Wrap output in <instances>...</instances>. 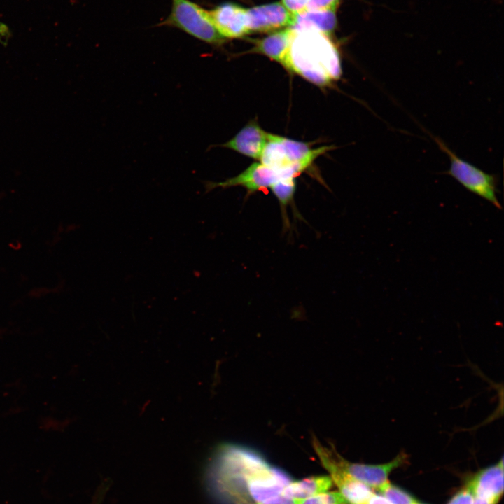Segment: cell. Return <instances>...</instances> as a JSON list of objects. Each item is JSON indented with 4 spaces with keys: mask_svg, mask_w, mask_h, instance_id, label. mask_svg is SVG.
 I'll list each match as a JSON object with an SVG mask.
<instances>
[{
    "mask_svg": "<svg viewBox=\"0 0 504 504\" xmlns=\"http://www.w3.org/2000/svg\"><path fill=\"white\" fill-rule=\"evenodd\" d=\"M208 475L215 494L230 504L260 503L281 494L291 482L258 453L235 444H224L218 449Z\"/></svg>",
    "mask_w": 504,
    "mask_h": 504,
    "instance_id": "1",
    "label": "cell"
},
{
    "mask_svg": "<svg viewBox=\"0 0 504 504\" xmlns=\"http://www.w3.org/2000/svg\"><path fill=\"white\" fill-rule=\"evenodd\" d=\"M284 66L319 85L329 84L342 74L335 46L328 36L314 29L294 31Z\"/></svg>",
    "mask_w": 504,
    "mask_h": 504,
    "instance_id": "2",
    "label": "cell"
},
{
    "mask_svg": "<svg viewBox=\"0 0 504 504\" xmlns=\"http://www.w3.org/2000/svg\"><path fill=\"white\" fill-rule=\"evenodd\" d=\"M332 148L326 146L311 149L307 143L269 133L260 160L276 170L281 178H295L319 155Z\"/></svg>",
    "mask_w": 504,
    "mask_h": 504,
    "instance_id": "3",
    "label": "cell"
},
{
    "mask_svg": "<svg viewBox=\"0 0 504 504\" xmlns=\"http://www.w3.org/2000/svg\"><path fill=\"white\" fill-rule=\"evenodd\" d=\"M439 148L444 152L450 160V167L447 174L455 178L470 192L487 200L496 208L502 209L497 198V178L488 174L476 166L463 160L451 150L442 141L435 138Z\"/></svg>",
    "mask_w": 504,
    "mask_h": 504,
    "instance_id": "4",
    "label": "cell"
},
{
    "mask_svg": "<svg viewBox=\"0 0 504 504\" xmlns=\"http://www.w3.org/2000/svg\"><path fill=\"white\" fill-rule=\"evenodd\" d=\"M163 24L178 27L210 44L220 45L225 40L216 29L209 11L189 0H172L171 13Z\"/></svg>",
    "mask_w": 504,
    "mask_h": 504,
    "instance_id": "5",
    "label": "cell"
},
{
    "mask_svg": "<svg viewBox=\"0 0 504 504\" xmlns=\"http://www.w3.org/2000/svg\"><path fill=\"white\" fill-rule=\"evenodd\" d=\"M336 453L333 449L322 447L317 455L347 503L366 504L373 492L370 487L350 476L339 465Z\"/></svg>",
    "mask_w": 504,
    "mask_h": 504,
    "instance_id": "6",
    "label": "cell"
},
{
    "mask_svg": "<svg viewBox=\"0 0 504 504\" xmlns=\"http://www.w3.org/2000/svg\"><path fill=\"white\" fill-rule=\"evenodd\" d=\"M407 459L408 456L401 452L389 462L370 465L349 462L336 453L337 463L347 474L370 489H374L378 491L388 482L389 474L394 469L407 463Z\"/></svg>",
    "mask_w": 504,
    "mask_h": 504,
    "instance_id": "7",
    "label": "cell"
},
{
    "mask_svg": "<svg viewBox=\"0 0 504 504\" xmlns=\"http://www.w3.org/2000/svg\"><path fill=\"white\" fill-rule=\"evenodd\" d=\"M279 179L281 178L276 170L261 162H254L236 176L220 182L204 181V184L206 192L216 188L242 186L246 188L248 195L270 188Z\"/></svg>",
    "mask_w": 504,
    "mask_h": 504,
    "instance_id": "8",
    "label": "cell"
},
{
    "mask_svg": "<svg viewBox=\"0 0 504 504\" xmlns=\"http://www.w3.org/2000/svg\"><path fill=\"white\" fill-rule=\"evenodd\" d=\"M295 15L280 2L246 9L249 31L268 32L293 25Z\"/></svg>",
    "mask_w": 504,
    "mask_h": 504,
    "instance_id": "9",
    "label": "cell"
},
{
    "mask_svg": "<svg viewBox=\"0 0 504 504\" xmlns=\"http://www.w3.org/2000/svg\"><path fill=\"white\" fill-rule=\"evenodd\" d=\"M469 482L473 504H497L503 493V458L479 471Z\"/></svg>",
    "mask_w": 504,
    "mask_h": 504,
    "instance_id": "10",
    "label": "cell"
},
{
    "mask_svg": "<svg viewBox=\"0 0 504 504\" xmlns=\"http://www.w3.org/2000/svg\"><path fill=\"white\" fill-rule=\"evenodd\" d=\"M209 13L216 29L225 38H240L250 33L246 9L239 5L225 3Z\"/></svg>",
    "mask_w": 504,
    "mask_h": 504,
    "instance_id": "11",
    "label": "cell"
},
{
    "mask_svg": "<svg viewBox=\"0 0 504 504\" xmlns=\"http://www.w3.org/2000/svg\"><path fill=\"white\" fill-rule=\"evenodd\" d=\"M269 133L257 122L246 125L233 138L222 146L248 157L260 160L268 141Z\"/></svg>",
    "mask_w": 504,
    "mask_h": 504,
    "instance_id": "12",
    "label": "cell"
},
{
    "mask_svg": "<svg viewBox=\"0 0 504 504\" xmlns=\"http://www.w3.org/2000/svg\"><path fill=\"white\" fill-rule=\"evenodd\" d=\"M294 31L286 28L255 41L252 52L262 54L284 65Z\"/></svg>",
    "mask_w": 504,
    "mask_h": 504,
    "instance_id": "13",
    "label": "cell"
},
{
    "mask_svg": "<svg viewBox=\"0 0 504 504\" xmlns=\"http://www.w3.org/2000/svg\"><path fill=\"white\" fill-rule=\"evenodd\" d=\"M337 18L333 10H307L295 15L293 25L288 28L294 31L314 29L329 36L335 29Z\"/></svg>",
    "mask_w": 504,
    "mask_h": 504,
    "instance_id": "14",
    "label": "cell"
},
{
    "mask_svg": "<svg viewBox=\"0 0 504 504\" xmlns=\"http://www.w3.org/2000/svg\"><path fill=\"white\" fill-rule=\"evenodd\" d=\"M330 477L315 476L300 481L290 482L281 491V494L294 500H302L328 491L332 486Z\"/></svg>",
    "mask_w": 504,
    "mask_h": 504,
    "instance_id": "15",
    "label": "cell"
},
{
    "mask_svg": "<svg viewBox=\"0 0 504 504\" xmlns=\"http://www.w3.org/2000/svg\"><path fill=\"white\" fill-rule=\"evenodd\" d=\"M270 189L278 200L286 225H290L287 208L293 203L296 189L295 178H281L274 183Z\"/></svg>",
    "mask_w": 504,
    "mask_h": 504,
    "instance_id": "16",
    "label": "cell"
},
{
    "mask_svg": "<svg viewBox=\"0 0 504 504\" xmlns=\"http://www.w3.org/2000/svg\"><path fill=\"white\" fill-rule=\"evenodd\" d=\"M379 491L393 504H416L418 502L409 493L391 484L389 482L385 484Z\"/></svg>",
    "mask_w": 504,
    "mask_h": 504,
    "instance_id": "17",
    "label": "cell"
},
{
    "mask_svg": "<svg viewBox=\"0 0 504 504\" xmlns=\"http://www.w3.org/2000/svg\"><path fill=\"white\" fill-rule=\"evenodd\" d=\"M298 504H348L338 491L323 492L311 497L298 500Z\"/></svg>",
    "mask_w": 504,
    "mask_h": 504,
    "instance_id": "18",
    "label": "cell"
},
{
    "mask_svg": "<svg viewBox=\"0 0 504 504\" xmlns=\"http://www.w3.org/2000/svg\"><path fill=\"white\" fill-rule=\"evenodd\" d=\"M447 504H473V492L470 483L468 482Z\"/></svg>",
    "mask_w": 504,
    "mask_h": 504,
    "instance_id": "19",
    "label": "cell"
},
{
    "mask_svg": "<svg viewBox=\"0 0 504 504\" xmlns=\"http://www.w3.org/2000/svg\"><path fill=\"white\" fill-rule=\"evenodd\" d=\"M340 0H309L307 10H333L335 11Z\"/></svg>",
    "mask_w": 504,
    "mask_h": 504,
    "instance_id": "20",
    "label": "cell"
},
{
    "mask_svg": "<svg viewBox=\"0 0 504 504\" xmlns=\"http://www.w3.org/2000/svg\"><path fill=\"white\" fill-rule=\"evenodd\" d=\"M309 0H282L281 4L293 15H297L306 10Z\"/></svg>",
    "mask_w": 504,
    "mask_h": 504,
    "instance_id": "21",
    "label": "cell"
},
{
    "mask_svg": "<svg viewBox=\"0 0 504 504\" xmlns=\"http://www.w3.org/2000/svg\"><path fill=\"white\" fill-rule=\"evenodd\" d=\"M298 500L287 498L282 494L268 498L256 504H298Z\"/></svg>",
    "mask_w": 504,
    "mask_h": 504,
    "instance_id": "22",
    "label": "cell"
},
{
    "mask_svg": "<svg viewBox=\"0 0 504 504\" xmlns=\"http://www.w3.org/2000/svg\"><path fill=\"white\" fill-rule=\"evenodd\" d=\"M366 504H393L382 495L372 493Z\"/></svg>",
    "mask_w": 504,
    "mask_h": 504,
    "instance_id": "23",
    "label": "cell"
},
{
    "mask_svg": "<svg viewBox=\"0 0 504 504\" xmlns=\"http://www.w3.org/2000/svg\"><path fill=\"white\" fill-rule=\"evenodd\" d=\"M416 504H421V503H419V502H417V503H416Z\"/></svg>",
    "mask_w": 504,
    "mask_h": 504,
    "instance_id": "24",
    "label": "cell"
}]
</instances>
